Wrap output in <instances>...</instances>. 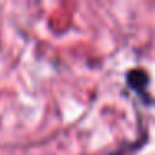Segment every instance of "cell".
<instances>
[{
	"instance_id": "cell-1",
	"label": "cell",
	"mask_w": 155,
	"mask_h": 155,
	"mask_svg": "<svg viewBox=\"0 0 155 155\" xmlns=\"http://www.w3.org/2000/svg\"><path fill=\"white\" fill-rule=\"evenodd\" d=\"M127 84L134 92H137V95H140L145 100L147 97V85H148V75L142 68H132L127 72Z\"/></svg>"
}]
</instances>
